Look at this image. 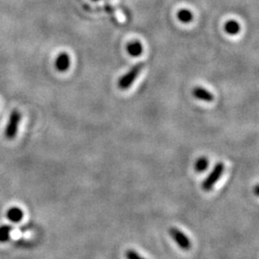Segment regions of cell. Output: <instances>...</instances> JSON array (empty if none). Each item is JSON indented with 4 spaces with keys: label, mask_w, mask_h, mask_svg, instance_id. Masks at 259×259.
<instances>
[{
    "label": "cell",
    "mask_w": 259,
    "mask_h": 259,
    "mask_svg": "<svg viewBox=\"0 0 259 259\" xmlns=\"http://www.w3.org/2000/svg\"><path fill=\"white\" fill-rule=\"evenodd\" d=\"M70 65V58L66 53H61L56 60V68L59 71H65Z\"/></svg>",
    "instance_id": "5"
},
{
    "label": "cell",
    "mask_w": 259,
    "mask_h": 259,
    "mask_svg": "<svg viewBox=\"0 0 259 259\" xmlns=\"http://www.w3.org/2000/svg\"><path fill=\"white\" fill-rule=\"evenodd\" d=\"M12 231V227L11 226H1L0 227V242L4 243L7 242L10 239V234Z\"/></svg>",
    "instance_id": "10"
},
{
    "label": "cell",
    "mask_w": 259,
    "mask_h": 259,
    "mask_svg": "<svg viewBox=\"0 0 259 259\" xmlns=\"http://www.w3.org/2000/svg\"><path fill=\"white\" fill-rule=\"evenodd\" d=\"M169 234L172 237L173 240L178 244V246L182 250L188 251L191 248V242H190L189 238L183 231L178 230L177 228H170Z\"/></svg>",
    "instance_id": "4"
},
{
    "label": "cell",
    "mask_w": 259,
    "mask_h": 259,
    "mask_svg": "<svg viewBox=\"0 0 259 259\" xmlns=\"http://www.w3.org/2000/svg\"><path fill=\"white\" fill-rule=\"evenodd\" d=\"M93 1H98V0H93Z\"/></svg>",
    "instance_id": "15"
},
{
    "label": "cell",
    "mask_w": 259,
    "mask_h": 259,
    "mask_svg": "<svg viewBox=\"0 0 259 259\" xmlns=\"http://www.w3.org/2000/svg\"><path fill=\"white\" fill-rule=\"evenodd\" d=\"M225 30H226V32H227L228 34H230V35H236V34H238L239 31H240V25H239V23H238L237 21H235V20H230V21H228V22L226 23Z\"/></svg>",
    "instance_id": "9"
},
{
    "label": "cell",
    "mask_w": 259,
    "mask_h": 259,
    "mask_svg": "<svg viewBox=\"0 0 259 259\" xmlns=\"http://www.w3.org/2000/svg\"><path fill=\"white\" fill-rule=\"evenodd\" d=\"M7 218L13 222V223H18L22 220L23 218V211L19 208V207H11L8 211H7Z\"/></svg>",
    "instance_id": "7"
},
{
    "label": "cell",
    "mask_w": 259,
    "mask_h": 259,
    "mask_svg": "<svg viewBox=\"0 0 259 259\" xmlns=\"http://www.w3.org/2000/svg\"><path fill=\"white\" fill-rule=\"evenodd\" d=\"M193 95L200 99V100L205 101V102H211L214 99V96L211 92H209L208 90L201 88V87H196L193 90Z\"/></svg>",
    "instance_id": "6"
},
{
    "label": "cell",
    "mask_w": 259,
    "mask_h": 259,
    "mask_svg": "<svg viewBox=\"0 0 259 259\" xmlns=\"http://www.w3.org/2000/svg\"><path fill=\"white\" fill-rule=\"evenodd\" d=\"M208 166V160L206 158H199L195 163V170L197 172H203Z\"/></svg>",
    "instance_id": "12"
},
{
    "label": "cell",
    "mask_w": 259,
    "mask_h": 259,
    "mask_svg": "<svg viewBox=\"0 0 259 259\" xmlns=\"http://www.w3.org/2000/svg\"><path fill=\"white\" fill-rule=\"evenodd\" d=\"M256 194L259 195V187H258V186L256 187Z\"/></svg>",
    "instance_id": "14"
},
{
    "label": "cell",
    "mask_w": 259,
    "mask_h": 259,
    "mask_svg": "<svg viewBox=\"0 0 259 259\" xmlns=\"http://www.w3.org/2000/svg\"><path fill=\"white\" fill-rule=\"evenodd\" d=\"M20 119H21V115L19 114L18 111H14L10 115L9 122L5 129V136L8 139H13L14 137H15Z\"/></svg>",
    "instance_id": "3"
},
{
    "label": "cell",
    "mask_w": 259,
    "mask_h": 259,
    "mask_svg": "<svg viewBox=\"0 0 259 259\" xmlns=\"http://www.w3.org/2000/svg\"><path fill=\"white\" fill-rule=\"evenodd\" d=\"M178 17L181 21H183L185 23H188L193 19V14L190 11H188L187 9H184V10H181L178 13Z\"/></svg>",
    "instance_id": "11"
},
{
    "label": "cell",
    "mask_w": 259,
    "mask_h": 259,
    "mask_svg": "<svg viewBox=\"0 0 259 259\" xmlns=\"http://www.w3.org/2000/svg\"><path fill=\"white\" fill-rule=\"evenodd\" d=\"M145 65V63L140 62L138 64H136L133 67L130 68L129 72H127L122 78H120V80L118 81V86L121 89H127L130 86H131V84L134 82V80L136 79V77L139 75L140 71L142 70V68Z\"/></svg>",
    "instance_id": "1"
},
{
    "label": "cell",
    "mask_w": 259,
    "mask_h": 259,
    "mask_svg": "<svg viewBox=\"0 0 259 259\" xmlns=\"http://www.w3.org/2000/svg\"><path fill=\"white\" fill-rule=\"evenodd\" d=\"M125 257L127 259H145L142 257H140L139 254H137L135 251L133 250H128L125 253Z\"/></svg>",
    "instance_id": "13"
},
{
    "label": "cell",
    "mask_w": 259,
    "mask_h": 259,
    "mask_svg": "<svg viewBox=\"0 0 259 259\" xmlns=\"http://www.w3.org/2000/svg\"><path fill=\"white\" fill-rule=\"evenodd\" d=\"M224 169H225L224 163L221 162V161L218 162L214 166L213 170L207 176V178L203 181V183L201 185L202 190H204V191L211 190L213 187L215 186L216 183L218 182V180L220 179V177L223 175Z\"/></svg>",
    "instance_id": "2"
},
{
    "label": "cell",
    "mask_w": 259,
    "mask_h": 259,
    "mask_svg": "<svg viewBox=\"0 0 259 259\" xmlns=\"http://www.w3.org/2000/svg\"><path fill=\"white\" fill-rule=\"evenodd\" d=\"M127 51H128V53H129L130 56L137 57L143 51L142 44L139 43V42H132V43H129L127 45Z\"/></svg>",
    "instance_id": "8"
}]
</instances>
